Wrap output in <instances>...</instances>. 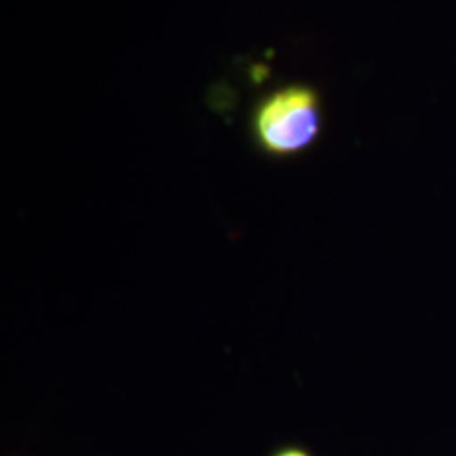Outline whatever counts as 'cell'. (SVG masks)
<instances>
[{"instance_id":"6da1fadb","label":"cell","mask_w":456,"mask_h":456,"mask_svg":"<svg viewBox=\"0 0 456 456\" xmlns=\"http://www.w3.org/2000/svg\"><path fill=\"white\" fill-rule=\"evenodd\" d=\"M322 131V100L306 85L279 88L262 98L252 114L256 144L279 159L306 152L318 142Z\"/></svg>"},{"instance_id":"7a4b0ae2","label":"cell","mask_w":456,"mask_h":456,"mask_svg":"<svg viewBox=\"0 0 456 456\" xmlns=\"http://www.w3.org/2000/svg\"><path fill=\"white\" fill-rule=\"evenodd\" d=\"M273 456H313L308 450L305 448H297V446H288V448H282L279 450Z\"/></svg>"}]
</instances>
